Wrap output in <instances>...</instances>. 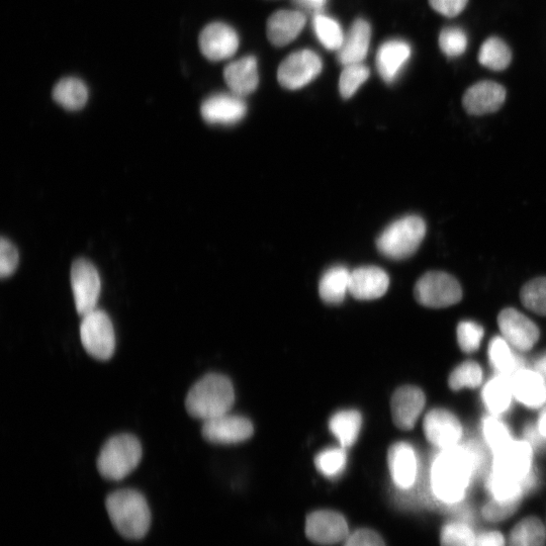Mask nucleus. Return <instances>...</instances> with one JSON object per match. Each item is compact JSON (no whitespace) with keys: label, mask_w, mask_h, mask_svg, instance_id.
I'll return each instance as SVG.
<instances>
[{"label":"nucleus","mask_w":546,"mask_h":546,"mask_svg":"<svg viewBox=\"0 0 546 546\" xmlns=\"http://www.w3.org/2000/svg\"><path fill=\"white\" fill-rule=\"evenodd\" d=\"M476 474L475 463L464 445L442 449L431 467L432 491L443 503L461 502Z\"/></svg>","instance_id":"1"},{"label":"nucleus","mask_w":546,"mask_h":546,"mask_svg":"<svg viewBox=\"0 0 546 546\" xmlns=\"http://www.w3.org/2000/svg\"><path fill=\"white\" fill-rule=\"evenodd\" d=\"M109 517L121 536L129 540L144 538L151 526V511L146 498L133 489H122L106 500Z\"/></svg>","instance_id":"2"},{"label":"nucleus","mask_w":546,"mask_h":546,"mask_svg":"<svg viewBox=\"0 0 546 546\" xmlns=\"http://www.w3.org/2000/svg\"><path fill=\"white\" fill-rule=\"evenodd\" d=\"M235 402L231 381L219 374H209L196 383L186 399L188 413L205 421L228 414Z\"/></svg>","instance_id":"3"},{"label":"nucleus","mask_w":546,"mask_h":546,"mask_svg":"<svg viewBox=\"0 0 546 546\" xmlns=\"http://www.w3.org/2000/svg\"><path fill=\"white\" fill-rule=\"evenodd\" d=\"M142 446L133 435L120 434L110 438L103 446L97 467L101 476L119 482L136 470L142 460Z\"/></svg>","instance_id":"4"},{"label":"nucleus","mask_w":546,"mask_h":546,"mask_svg":"<svg viewBox=\"0 0 546 546\" xmlns=\"http://www.w3.org/2000/svg\"><path fill=\"white\" fill-rule=\"evenodd\" d=\"M426 235L421 217L407 216L389 225L377 240L379 251L386 257L402 260L411 257Z\"/></svg>","instance_id":"5"},{"label":"nucleus","mask_w":546,"mask_h":546,"mask_svg":"<svg viewBox=\"0 0 546 546\" xmlns=\"http://www.w3.org/2000/svg\"><path fill=\"white\" fill-rule=\"evenodd\" d=\"M532 447L528 441H510L494 453L492 472L523 484L526 491L534 486Z\"/></svg>","instance_id":"6"},{"label":"nucleus","mask_w":546,"mask_h":546,"mask_svg":"<svg viewBox=\"0 0 546 546\" xmlns=\"http://www.w3.org/2000/svg\"><path fill=\"white\" fill-rule=\"evenodd\" d=\"M80 338L86 352L99 360H109L115 352L114 325L102 310L96 309L82 316Z\"/></svg>","instance_id":"7"},{"label":"nucleus","mask_w":546,"mask_h":546,"mask_svg":"<svg viewBox=\"0 0 546 546\" xmlns=\"http://www.w3.org/2000/svg\"><path fill=\"white\" fill-rule=\"evenodd\" d=\"M414 296L420 305L438 309L461 302L463 290L460 283L448 273L430 271L417 282Z\"/></svg>","instance_id":"8"},{"label":"nucleus","mask_w":546,"mask_h":546,"mask_svg":"<svg viewBox=\"0 0 546 546\" xmlns=\"http://www.w3.org/2000/svg\"><path fill=\"white\" fill-rule=\"evenodd\" d=\"M70 279L78 315L82 317L96 310L102 282L95 265L85 259H77L72 264Z\"/></svg>","instance_id":"9"},{"label":"nucleus","mask_w":546,"mask_h":546,"mask_svg":"<svg viewBox=\"0 0 546 546\" xmlns=\"http://www.w3.org/2000/svg\"><path fill=\"white\" fill-rule=\"evenodd\" d=\"M321 58L311 50H302L291 54L279 67L280 84L290 90L300 89L322 72Z\"/></svg>","instance_id":"10"},{"label":"nucleus","mask_w":546,"mask_h":546,"mask_svg":"<svg viewBox=\"0 0 546 546\" xmlns=\"http://www.w3.org/2000/svg\"><path fill=\"white\" fill-rule=\"evenodd\" d=\"M307 537L321 545H334L345 541L349 528L345 518L329 510H320L310 514L306 521Z\"/></svg>","instance_id":"11"},{"label":"nucleus","mask_w":546,"mask_h":546,"mask_svg":"<svg viewBox=\"0 0 546 546\" xmlns=\"http://www.w3.org/2000/svg\"><path fill=\"white\" fill-rule=\"evenodd\" d=\"M203 437L214 444H236L248 440L253 435V425L249 419L225 414L204 422Z\"/></svg>","instance_id":"12"},{"label":"nucleus","mask_w":546,"mask_h":546,"mask_svg":"<svg viewBox=\"0 0 546 546\" xmlns=\"http://www.w3.org/2000/svg\"><path fill=\"white\" fill-rule=\"evenodd\" d=\"M427 440L441 449L457 446L463 436V427L457 417L444 409L431 410L424 418Z\"/></svg>","instance_id":"13"},{"label":"nucleus","mask_w":546,"mask_h":546,"mask_svg":"<svg viewBox=\"0 0 546 546\" xmlns=\"http://www.w3.org/2000/svg\"><path fill=\"white\" fill-rule=\"evenodd\" d=\"M203 55L211 61H221L235 55L239 47L236 31L222 23L208 25L199 38Z\"/></svg>","instance_id":"14"},{"label":"nucleus","mask_w":546,"mask_h":546,"mask_svg":"<svg viewBox=\"0 0 546 546\" xmlns=\"http://www.w3.org/2000/svg\"><path fill=\"white\" fill-rule=\"evenodd\" d=\"M390 287L388 273L377 266H362L350 275L349 294L361 301L382 298Z\"/></svg>","instance_id":"15"},{"label":"nucleus","mask_w":546,"mask_h":546,"mask_svg":"<svg viewBox=\"0 0 546 546\" xmlns=\"http://www.w3.org/2000/svg\"><path fill=\"white\" fill-rule=\"evenodd\" d=\"M506 89L494 81H481L471 86L463 99L468 114L483 116L499 111L506 100Z\"/></svg>","instance_id":"16"},{"label":"nucleus","mask_w":546,"mask_h":546,"mask_svg":"<svg viewBox=\"0 0 546 546\" xmlns=\"http://www.w3.org/2000/svg\"><path fill=\"white\" fill-rule=\"evenodd\" d=\"M201 113L211 125L232 126L244 119L247 106L241 97L234 94H217L203 103Z\"/></svg>","instance_id":"17"},{"label":"nucleus","mask_w":546,"mask_h":546,"mask_svg":"<svg viewBox=\"0 0 546 546\" xmlns=\"http://www.w3.org/2000/svg\"><path fill=\"white\" fill-rule=\"evenodd\" d=\"M498 324L504 339L516 349L530 350L539 338L536 325L515 309L503 310L498 317Z\"/></svg>","instance_id":"18"},{"label":"nucleus","mask_w":546,"mask_h":546,"mask_svg":"<svg viewBox=\"0 0 546 546\" xmlns=\"http://www.w3.org/2000/svg\"><path fill=\"white\" fill-rule=\"evenodd\" d=\"M388 465L395 486L407 491L418 479V459L414 448L406 442L393 444L388 452Z\"/></svg>","instance_id":"19"},{"label":"nucleus","mask_w":546,"mask_h":546,"mask_svg":"<svg viewBox=\"0 0 546 546\" xmlns=\"http://www.w3.org/2000/svg\"><path fill=\"white\" fill-rule=\"evenodd\" d=\"M425 395L417 387L398 389L392 398V415L395 425L402 430H411L418 421L424 406Z\"/></svg>","instance_id":"20"},{"label":"nucleus","mask_w":546,"mask_h":546,"mask_svg":"<svg viewBox=\"0 0 546 546\" xmlns=\"http://www.w3.org/2000/svg\"><path fill=\"white\" fill-rule=\"evenodd\" d=\"M372 39V29L367 21L356 20L344 37L337 60L343 65L359 64L367 58Z\"/></svg>","instance_id":"21"},{"label":"nucleus","mask_w":546,"mask_h":546,"mask_svg":"<svg viewBox=\"0 0 546 546\" xmlns=\"http://www.w3.org/2000/svg\"><path fill=\"white\" fill-rule=\"evenodd\" d=\"M306 22V15L303 12L279 11L271 15L267 21V38L272 45L287 46L301 34Z\"/></svg>","instance_id":"22"},{"label":"nucleus","mask_w":546,"mask_h":546,"mask_svg":"<svg viewBox=\"0 0 546 546\" xmlns=\"http://www.w3.org/2000/svg\"><path fill=\"white\" fill-rule=\"evenodd\" d=\"M224 78L232 94L241 98L253 94L259 83L257 60L247 56L230 63L224 70Z\"/></svg>","instance_id":"23"},{"label":"nucleus","mask_w":546,"mask_h":546,"mask_svg":"<svg viewBox=\"0 0 546 546\" xmlns=\"http://www.w3.org/2000/svg\"><path fill=\"white\" fill-rule=\"evenodd\" d=\"M411 54L410 45L401 40L388 41L380 47L377 68L387 84H393L398 79Z\"/></svg>","instance_id":"24"},{"label":"nucleus","mask_w":546,"mask_h":546,"mask_svg":"<svg viewBox=\"0 0 546 546\" xmlns=\"http://www.w3.org/2000/svg\"><path fill=\"white\" fill-rule=\"evenodd\" d=\"M511 382L514 397L526 407L537 409L546 402V383L536 371L522 369Z\"/></svg>","instance_id":"25"},{"label":"nucleus","mask_w":546,"mask_h":546,"mask_svg":"<svg viewBox=\"0 0 546 546\" xmlns=\"http://www.w3.org/2000/svg\"><path fill=\"white\" fill-rule=\"evenodd\" d=\"M351 272L342 265L329 268L319 284L321 299L329 305H339L349 293Z\"/></svg>","instance_id":"26"},{"label":"nucleus","mask_w":546,"mask_h":546,"mask_svg":"<svg viewBox=\"0 0 546 546\" xmlns=\"http://www.w3.org/2000/svg\"><path fill=\"white\" fill-rule=\"evenodd\" d=\"M52 96L54 101L64 109L78 111L87 103L88 90L81 80L67 77L55 85Z\"/></svg>","instance_id":"27"},{"label":"nucleus","mask_w":546,"mask_h":546,"mask_svg":"<svg viewBox=\"0 0 546 546\" xmlns=\"http://www.w3.org/2000/svg\"><path fill=\"white\" fill-rule=\"evenodd\" d=\"M362 417L358 411L344 410L336 413L329 421V429L344 448L351 447L361 430Z\"/></svg>","instance_id":"28"},{"label":"nucleus","mask_w":546,"mask_h":546,"mask_svg":"<svg viewBox=\"0 0 546 546\" xmlns=\"http://www.w3.org/2000/svg\"><path fill=\"white\" fill-rule=\"evenodd\" d=\"M489 357L498 375L512 378L517 372L524 369L522 359L513 353L504 338L496 337L491 341Z\"/></svg>","instance_id":"29"},{"label":"nucleus","mask_w":546,"mask_h":546,"mask_svg":"<svg viewBox=\"0 0 546 546\" xmlns=\"http://www.w3.org/2000/svg\"><path fill=\"white\" fill-rule=\"evenodd\" d=\"M513 396L511 378L503 375L493 378L483 391L485 405L493 415L506 412Z\"/></svg>","instance_id":"30"},{"label":"nucleus","mask_w":546,"mask_h":546,"mask_svg":"<svg viewBox=\"0 0 546 546\" xmlns=\"http://www.w3.org/2000/svg\"><path fill=\"white\" fill-rule=\"evenodd\" d=\"M512 54L507 44L496 37L484 42L479 53V62L494 71H503L510 65Z\"/></svg>","instance_id":"31"},{"label":"nucleus","mask_w":546,"mask_h":546,"mask_svg":"<svg viewBox=\"0 0 546 546\" xmlns=\"http://www.w3.org/2000/svg\"><path fill=\"white\" fill-rule=\"evenodd\" d=\"M545 541V528L535 517L522 520L510 535V546H545Z\"/></svg>","instance_id":"32"},{"label":"nucleus","mask_w":546,"mask_h":546,"mask_svg":"<svg viewBox=\"0 0 546 546\" xmlns=\"http://www.w3.org/2000/svg\"><path fill=\"white\" fill-rule=\"evenodd\" d=\"M315 466L326 478H338L345 471L347 466V453L345 448L341 446L324 449L317 455Z\"/></svg>","instance_id":"33"},{"label":"nucleus","mask_w":546,"mask_h":546,"mask_svg":"<svg viewBox=\"0 0 546 546\" xmlns=\"http://www.w3.org/2000/svg\"><path fill=\"white\" fill-rule=\"evenodd\" d=\"M313 27L318 40L327 50L338 51L340 49L345 35L335 20L320 14L314 16Z\"/></svg>","instance_id":"34"},{"label":"nucleus","mask_w":546,"mask_h":546,"mask_svg":"<svg viewBox=\"0 0 546 546\" xmlns=\"http://www.w3.org/2000/svg\"><path fill=\"white\" fill-rule=\"evenodd\" d=\"M483 381V372L475 361H467L455 369L448 380V385L453 391H460L464 388L475 389Z\"/></svg>","instance_id":"35"},{"label":"nucleus","mask_w":546,"mask_h":546,"mask_svg":"<svg viewBox=\"0 0 546 546\" xmlns=\"http://www.w3.org/2000/svg\"><path fill=\"white\" fill-rule=\"evenodd\" d=\"M370 69L362 63L344 66L339 79V91L343 99L352 98L358 88L370 77Z\"/></svg>","instance_id":"36"},{"label":"nucleus","mask_w":546,"mask_h":546,"mask_svg":"<svg viewBox=\"0 0 546 546\" xmlns=\"http://www.w3.org/2000/svg\"><path fill=\"white\" fill-rule=\"evenodd\" d=\"M520 299L528 310L546 316V278L527 283L521 290Z\"/></svg>","instance_id":"37"},{"label":"nucleus","mask_w":546,"mask_h":546,"mask_svg":"<svg viewBox=\"0 0 546 546\" xmlns=\"http://www.w3.org/2000/svg\"><path fill=\"white\" fill-rule=\"evenodd\" d=\"M476 535L472 528L462 522H450L443 526L441 546H475Z\"/></svg>","instance_id":"38"},{"label":"nucleus","mask_w":546,"mask_h":546,"mask_svg":"<svg viewBox=\"0 0 546 546\" xmlns=\"http://www.w3.org/2000/svg\"><path fill=\"white\" fill-rule=\"evenodd\" d=\"M439 47L449 58L462 56L468 48L467 34L458 27L445 28L439 35Z\"/></svg>","instance_id":"39"},{"label":"nucleus","mask_w":546,"mask_h":546,"mask_svg":"<svg viewBox=\"0 0 546 546\" xmlns=\"http://www.w3.org/2000/svg\"><path fill=\"white\" fill-rule=\"evenodd\" d=\"M483 432L488 446L494 453L512 441L508 428L496 417H487L484 420Z\"/></svg>","instance_id":"40"},{"label":"nucleus","mask_w":546,"mask_h":546,"mask_svg":"<svg viewBox=\"0 0 546 546\" xmlns=\"http://www.w3.org/2000/svg\"><path fill=\"white\" fill-rule=\"evenodd\" d=\"M484 329L477 323L464 321L458 327V340L463 351L473 353L480 347Z\"/></svg>","instance_id":"41"},{"label":"nucleus","mask_w":546,"mask_h":546,"mask_svg":"<svg viewBox=\"0 0 546 546\" xmlns=\"http://www.w3.org/2000/svg\"><path fill=\"white\" fill-rule=\"evenodd\" d=\"M19 264V252L16 246L8 239L0 242V276L9 278L16 271Z\"/></svg>","instance_id":"42"},{"label":"nucleus","mask_w":546,"mask_h":546,"mask_svg":"<svg viewBox=\"0 0 546 546\" xmlns=\"http://www.w3.org/2000/svg\"><path fill=\"white\" fill-rule=\"evenodd\" d=\"M521 500H493L483 509V516L490 522H500L513 515Z\"/></svg>","instance_id":"43"},{"label":"nucleus","mask_w":546,"mask_h":546,"mask_svg":"<svg viewBox=\"0 0 546 546\" xmlns=\"http://www.w3.org/2000/svg\"><path fill=\"white\" fill-rule=\"evenodd\" d=\"M344 546H386L383 538L371 529H359L345 540Z\"/></svg>","instance_id":"44"},{"label":"nucleus","mask_w":546,"mask_h":546,"mask_svg":"<svg viewBox=\"0 0 546 546\" xmlns=\"http://www.w3.org/2000/svg\"><path fill=\"white\" fill-rule=\"evenodd\" d=\"M469 0H429L431 8L438 14L454 18L462 14Z\"/></svg>","instance_id":"45"},{"label":"nucleus","mask_w":546,"mask_h":546,"mask_svg":"<svg viewBox=\"0 0 546 546\" xmlns=\"http://www.w3.org/2000/svg\"><path fill=\"white\" fill-rule=\"evenodd\" d=\"M475 546H505V538L498 531L483 532L477 536Z\"/></svg>","instance_id":"46"},{"label":"nucleus","mask_w":546,"mask_h":546,"mask_svg":"<svg viewBox=\"0 0 546 546\" xmlns=\"http://www.w3.org/2000/svg\"><path fill=\"white\" fill-rule=\"evenodd\" d=\"M294 2L304 12L317 16L323 11L327 0H294Z\"/></svg>","instance_id":"47"},{"label":"nucleus","mask_w":546,"mask_h":546,"mask_svg":"<svg viewBox=\"0 0 546 546\" xmlns=\"http://www.w3.org/2000/svg\"><path fill=\"white\" fill-rule=\"evenodd\" d=\"M535 371L546 381V354L539 357L534 364Z\"/></svg>","instance_id":"48"},{"label":"nucleus","mask_w":546,"mask_h":546,"mask_svg":"<svg viewBox=\"0 0 546 546\" xmlns=\"http://www.w3.org/2000/svg\"><path fill=\"white\" fill-rule=\"evenodd\" d=\"M537 429L540 435L546 439V407L543 409L542 413L539 416Z\"/></svg>","instance_id":"49"}]
</instances>
